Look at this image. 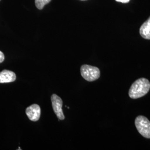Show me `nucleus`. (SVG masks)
<instances>
[{
	"label": "nucleus",
	"mask_w": 150,
	"mask_h": 150,
	"mask_svg": "<svg viewBox=\"0 0 150 150\" xmlns=\"http://www.w3.org/2000/svg\"><path fill=\"white\" fill-rule=\"evenodd\" d=\"M51 0H35V5L39 10L43 9L44 6L51 2Z\"/></svg>",
	"instance_id": "obj_8"
},
{
	"label": "nucleus",
	"mask_w": 150,
	"mask_h": 150,
	"mask_svg": "<svg viewBox=\"0 0 150 150\" xmlns=\"http://www.w3.org/2000/svg\"><path fill=\"white\" fill-rule=\"evenodd\" d=\"M81 74L86 81L92 82L100 77V71L98 68L88 64H83L81 67Z\"/></svg>",
	"instance_id": "obj_2"
},
{
	"label": "nucleus",
	"mask_w": 150,
	"mask_h": 150,
	"mask_svg": "<svg viewBox=\"0 0 150 150\" xmlns=\"http://www.w3.org/2000/svg\"><path fill=\"white\" fill-rule=\"evenodd\" d=\"M115 1H117V2H118L126 4V3H128L130 0H115Z\"/></svg>",
	"instance_id": "obj_10"
},
{
	"label": "nucleus",
	"mask_w": 150,
	"mask_h": 150,
	"mask_svg": "<svg viewBox=\"0 0 150 150\" xmlns=\"http://www.w3.org/2000/svg\"><path fill=\"white\" fill-rule=\"evenodd\" d=\"M139 33L144 38L150 40V17L141 25L139 28Z\"/></svg>",
	"instance_id": "obj_7"
},
{
	"label": "nucleus",
	"mask_w": 150,
	"mask_h": 150,
	"mask_svg": "<svg viewBox=\"0 0 150 150\" xmlns=\"http://www.w3.org/2000/svg\"><path fill=\"white\" fill-rule=\"evenodd\" d=\"M5 59V56L4 54H3L1 51H0V64L2 63Z\"/></svg>",
	"instance_id": "obj_9"
},
{
	"label": "nucleus",
	"mask_w": 150,
	"mask_h": 150,
	"mask_svg": "<svg viewBox=\"0 0 150 150\" xmlns=\"http://www.w3.org/2000/svg\"><path fill=\"white\" fill-rule=\"evenodd\" d=\"M135 126L140 134L146 139H150V121L144 116H139L135 119Z\"/></svg>",
	"instance_id": "obj_3"
},
{
	"label": "nucleus",
	"mask_w": 150,
	"mask_h": 150,
	"mask_svg": "<svg viewBox=\"0 0 150 150\" xmlns=\"http://www.w3.org/2000/svg\"><path fill=\"white\" fill-rule=\"evenodd\" d=\"M51 100L54 112L56 115L57 117L59 120H64V116L62 111L63 102L62 99L57 95L53 94L51 97Z\"/></svg>",
	"instance_id": "obj_4"
},
{
	"label": "nucleus",
	"mask_w": 150,
	"mask_h": 150,
	"mask_svg": "<svg viewBox=\"0 0 150 150\" xmlns=\"http://www.w3.org/2000/svg\"><path fill=\"white\" fill-rule=\"evenodd\" d=\"M16 74L11 71L4 70L0 72V83H10L16 80Z\"/></svg>",
	"instance_id": "obj_6"
},
{
	"label": "nucleus",
	"mask_w": 150,
	"mask_h": 150,
	"mask_svg": "<svg viewBox=\"0 0 150 150\" xmlns=\"http://www.w3.org/2000/svg\"><path fill=\"white\" fill-rule=\"evenodd\" d=\"M0 1H1V0H0Z\"/></svg>",
	"instance_id": "obj_12"
},
{
	"label": "nucleus",
	"mask_w": 150,
	"mask_h": 150,
	"mask_svg": "<svg viewBox=\"0 0 150 150\" xmlns=\"http://www.w3.org/2000/svg\"><path fill=\"white\" fill-rule=\"evenodd\" d=\"M82 1H86V0H82Z\"/></svg>",
	"instance_id": "obj_11"
},
{
	"label": "nucleus",
	"mask_w": 150,
	"mask_h": 150,
	"mask_svg": "<svg viewBox=\"0 0 150 150\" xmlns=\"http://www.w3.org/2000/svg\"><path fill=\"white\" fill-rule=\"evenodd\" d=\"M26 114L31 121H38L41 116V108L37 104H33L26 108Z\"/></svg>",
	"instance_id": "obj_5"
},
{
	"label": "nucleus",
	"mask_w": 150,
	"mask_h": 150,
	"mask_svg": "<svg viewBox=\"0 0 150 150\" xmlns=\"http://www.w3.org/2000/svg\"><path fill=\"white\" fill-rule=\"evenodd\" d=\"M150 90V82L146 78H140L134 81L129 90L131 98L137 99L145 96Z\"/></svg>",
	"instance_id": "obj_1"
}]
</instances>
